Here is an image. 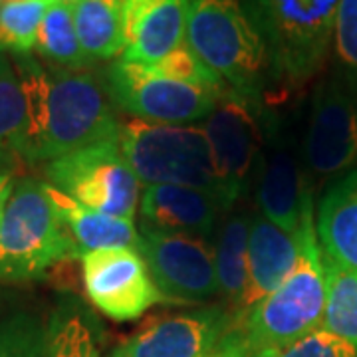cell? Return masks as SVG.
<instances>
[{"instance_id":"1","label":"cell","mask_w":357,"mask_h":357,"mask_svg":"<svg viewBox=\"0 0 357 357\" xmlns=\"http://www.w3.org/2000/svg\"><path fill=\"white\" fill-rule=\"evenodd\" d=\"M26 102L22 161L46 165L84 147L119 139V117L103 72L40 64L30 54L14 56Z\"/></svg>"},{"instance_id":"2","label":"cell","mask_w":357,"mask_h":357,"mask_svg":"<svg viewBox=\"0 0 357 357\" xmlns=\"http://www.w3.org/2000/svg\"><path fill=\"white\" fill-rule=\"evenodd\" d=\"M185 42L230 89L270 103L280 82L252 0H189Z\"/></svg>"},{"instance_id":"3","label":"cell","mask_w":357,"mask_h":357,"mask_svg":"<svg viewBox=\"0 0 357 357\" xmlns=\"http://www.w3.org/2000/svg\"><path fill=\"white\" fill-rule=\"evenodd\" d=\"M300 243V258L290 276L274 292L234 316L236 328L258 351L276 354L321 328L328 286L324 255L316 234L314 197L304 204Z\"/></svg>"},{"instance_id":"4","label":"cell","mask_w":357,"mask_h":357,"mask_svg":"<svg viewBox=\"0 0 357 357\" xmlns=\"http://www.w3.org/2000/svg\"><path fill=\"white\" fill-rule=\"evenodd\" d=\"M82 252L46 192V183L18 177L0 220V280L42 278Z\"/></svg>"},{"instance_id":"5","label":"cell","mask_w":357,"mask_h":357,"mask_svg":"<svg viewBox=\"0 0 357 357\" xmlns=\"http://www.w3.org/2000/svg\"><path fill=\"white\" fill-rule=\"evenodd\" d=\"M119 147L145 187H192L211 192L218 201L217 171L203 126L153 123L131 117L119 126Z\"/></svg>"},{"instance_id":"6","label":"cell","mask_w":357,"mask_h":357,"mask_svg":"<svg viewBox=\"0 0 357 357\" xmlns=\"http://www.w3.org/2000/svg\"><path fill=\"white\" fill-rule=\"evenodd\" d=\"M278 82L298 88L314 79L333 48L340 0H252Z\"/></svg>"},{"instance_id":"7","label":"cell","mask_w":357,"mask_h":357,"mask_svg":"<svg viewBox=\"0 0 357 357\" xmlns=\"http://www.w3.org/2000/svg\"><path fill=\"white\" fill-rule=\"evenodd\" d=\"M302 161L307 181H330L357 169V77L333 70L312 93Z\"/></svg>"},{"instance_id":"8","label":"cell","mask_w":357,"mask_h":357,"mask_svg":"<svg viewBox=\"0 0 357 357\" xmlns=\"http://www.w3.org/2000/svg\"><path fill=\"white\" fill-rule=\"evenodd\" d=\"M264 107L229 89L204 119L203 128L218 178V203L225 213L243 201L256 185L264 147Z\"/></svg>"},{"instance_id":"9","label":"cell","mask_w":357,"mask_h":357,"mask_svg":"<svg viewBox=\"0 0 357 357\" xmlns=\"http://www.w3.org/2000/svg\"><path fill=\"white\" fill-rule=\"evenodd\" d=\"M46 183L109 217L133 220L141 201V183L119 147L109 139L58 157L44 165Z\"/></svg>"},{"instance_id":"10","label":"cell","mask_w":357,"mask_h":357,"mask_svg":"<svg viewBox=\"0 0 357 357\" xmlns=\"http://www.w3.org/2000/svg\"><path fill=\"white\" fill-rule=\"evenodd\" d=\"M105 86L117 109L153 123L187 126L206 119L217 107L218 93L167 77L151 66L117 58L103 70Z\"/></svg>"},{"instance_id":"11","label":"cell","mask_w":357,"mask_h":357,"mask_svg":"<svg viewBox=\"0 0 357 357\" xmlns=\"http://www.w3.org/2000/svg\"><path fill=\"white\" fill-rule=\"evenodd\" d=\"M264 147L256 177V203L260 215L280 229L298 234L304 204L312 197L302 161V145L296 143L284 119L268 112L262 114Z\"/></svg>"},{"instance_id":"12","label":"cell","mask_w":357,"mask_h":357,"mask_svg":"<svg viewBox=\"0 0 357 357\" xmlns=\"http://www.w3.org/2000/svg\"><path fill=\"white\" fill-rule=\"evenodd\" d=\"M137 250L165 302H203L220 294L215 248L204 238L141 227Z\"/></svg>"},{"instance_id":"13","label":"cell","mask_w":357,"mask_h":357,"mask_svg":"<svg viewBox=\"0 0 357 357\" xmlns=\"http://www.w3.org/2000/svg\"><path fill=\"white\" fill-rule=\"evenodd\" d=\"M82 278L89 302L115 321L141 318L165 302L137 248H105L82 255Z\"/></svg>"},{"instance_id":"14","label":"cell","mask_w":357,"mask_h":357,"mask_svg":"<svg viewBox=\"0 0 357 357\" xmlns=\"http://www.w3.org/2000/svg\"><path fill=\"white\" fill-rule=\"evenodd\" d=\"M234 321L222 307H201L157 319L119 345L117 357H211Z\"/></svg>"},{"instance_id":"15","label":"cell","mask_w":357,"mask_h":357,"mask_svg":"<svg viewBox=\"0 0 357 357\" xmlns=\"http://www.w3.org/2000/svg\"><path fill=\"white\" fill-rule=\"evenodd\" d=\"M189 0H126L121 60L153 66L185 44Z\"/></svg>"},{"instance_id":"16","label":"cell","mask_w":357,"mask_h":357,"mask_svg":"<svg viewBox=\"0 0 357 357\" xmlns=\"http://www.w3.org/2000/svg\"><path fill=\"white\" fill-rule=\"evenodd\" d=\"M139 213L141 227L208 238L225 211L220 208L217 197L201 189L147 185L141 192Z\"/></svg>"},{"instance_id":"17","label":"cell","mask_w":357,"mask_h":357,"mask_svg":"<svg viewBox=\"0 0 357 357\" xmlns=\"http://www.w3.org/2000/svg\"><path fill=\"white\" fill-rule=\"evenodd\" d=\"M300 230L292 234L262 215L250 218L248 232V284L238 312L274 292L290 276L300 258Z\"/></svg>"},{"instance_id":"18","label":"cell","mask_w":357,"mask_h":357,"mask_svg":"<svg viewBox=\"0 0 357 357\" xmlns=\"http://www.w3.org/2000/svg\"><path fill=\"white\" fill-rule=\"evenodd\" d=\"M316 234L324 256L357 270V169L335 178L316 208Z\"/></svg>"},{"instance_id":"19","label":"cell","mask_w":357,"mask_h":357,"mask_svg":"<svg viewBox=\"0 0 357 357\" xmlns=\"http://www.w3.org/2000/svg\"><path fill=\"white\" fill-rule=\"evenodd\" d=\"M46 192L68 232L76 241L82 255L91 252V250H105V248H137L139 246V232L135 229L133 220L109 217L96 208H89L48 183H46Z\"/></svg>"},{"instance_id":"20","label":"cell","mask_w":357,"mask_h":357,"mask_svg":"<svg viewBox=\"0 0 357 357\" xmlns=\"http://www.w3.org/2000/svg\"><path fill=\"white\" fill-rule=\"evenodd\" d=\"M123 2L126 0H79L74 4L77 38L91 62H105L121 56Z\"/></svg>"},{"instance_id":"21","label":"cell","mask_w":357,"mask_h":357,"mask_svg":"<svg viewBox=\"0 0 357 357\" xmlns=\"http://www.w3.org/2000/svg\"><path fill=\"white\" fill-rule=\"evenodd\" d=\"M250 218L244 213H232L218 230L215 248L218 290L232 306L243 304L248 284V232Z\"/></svg>"},{"instance_id":"22","label":"cell","mask_w":357,"mask_h":357,"mask_svg":"<svg viewBox=\"0 0 357 357\" xmlns=\"http://www.w3.org/2000/svg\"><path fill=\"white\" fill-rule=\"evenodd\" d=\"M36 52L48 66L68 70L91 68L93 62L86 56L77 38L74 6L50 2L40 24Z\"/></svg>"},{"instance_id":"23","label":"cell","mask_w":357,"mask_h":357,"mask_svg":"<svg viewBox=\"0 0 357 357\" xmlns=\"http://www.w3.org/2000/svg\"><path fill=\"white\" fill-rule=\"evenodd\" d=\"M50 326L32 310L0 298V357H48Z\"/></svg>"},{"instance_id":"24","label":"cell","mask_w":357,"mask_h":357,"mask_svg":"<svg viewBox=\"0 0 357 357\" xmlns=\"http://www.w3.org/2000/svg\"><path fill=\"white\" fill-rule=\"evenodd\" d=\"M324 268L328 300L321 328L357 345V270L340 266L328 256H324Z\"/></svg>"},{"instance_id":"25","label":"cell","mask_w":357,"mask_h":357,"mask_svg":"<svg viewBox=\"0 0 357 357\" xmlns=\"http://www.w3.org/2000/svg\"><path fill=\"white\" fill-rule=\"evenodd\" d=\"M26 145V102L18 74L0 54V153L10 155L20 163Z\"/></svg>"},{"instance_id":"26","label":"cell","mask_w":357,"mask_h":357,"mask_svg":"<svg viewBox=\"0 0 357 357\" xmlns=\"http://www.w3.org/2000/svg\"><path fill=\"white\" fill-rule=\"evenodd\" d=\"M50 0H16L0 8V54L24 56L36 50L42 18Z\"/></svg>"},{"instance_id":"27","label":"cell","mask_w":357,"mask_h":357,"mask_svg":"<svg viewBox=\"0 0 357 357\" xmlns=\"http://www.w3.org/2000/svg\"><path fill=\"white\" fill-rule=\"evenodd\" d=\"M159 74L167 77H173L178 82L191 84V86H199V88L211 89L218 96H222L225 91H229V86L222 77L215 74L208 66L204 64L203 60L195 54V52L185 44H181L178 48L169 52L165 58H161L157 64L151 66Z\"/></svg>"},{"instance_id":"28","label":"cell","mask_w":357,"mask_h":357,"mask_svg":"<svg viewBox=\"0 0 357 357\" xmlns=\"http://www.w3.org/2000/svg\"><path fill=\"white\" fill-rule=\"evenodd\" d=\"M48 357H100L88 319L70 314L64 319L52 321Z\"/></svg>"},{"instance_id":"29","label":"cell","mask_w":357,"mask_h":357,"mask_svg":"<svg viewBox=\"0 0 357 357\" xmlns=\"http://www.w3.org/2000/svg\"><path fill=\"white\" fill-rule=\"evenodd\" d=\"M333 54L337 70L357 77V0H340Z\"/></svg>"},{"instance_id":"30","label":"cell","mask_w":357,"mask_h":357,"mask_svg":"<svg viewBox=\"0 0 357 357\" xmlns=\"http://www.w3.org/2000/svg\"><path fill=\"white\" fill-rule=\"evenodd\" d=\"M270 357H357V345L319 328Z\"/></svg>"},{"instance_id":"31","label":"cell","mask_w":357,"mask_h":357,"mask_svg":"<svg viewBox=\"0 0 357 357\" xmlns=\"http://www.w3.org/2000/svg\"><path fill=\"white\" fill-rule=\"evenodd\" d=\"M16 173H2L0 175V220H2V215H4V208H6V203L10 199L14 189V183H16Z\"/></svg>"},{"instance_id":"32","label":"cell","mask_w":357,"mask_h":357,"mask_svg":"<svg viewBox=\"0 0 357 357\" xmlns=\"http://www.w3.org/2000/svg\"><path fill=\"white\" fill-rule=\"evenodd\" d=\"M18 167H20L18 159H14L10 155L0 153V175L2 173H18Z\"/></svg>"},{"instance_id":"33","label":"cell","mask_w":357,"mask_h":357,"mask_svg":"<svg viewBox=\"0 0 357 357\" xmlns=\"http://www.w3.org/2000/svg\"><path fill=\"white\" fill-rule=\"evenodd\" d=\"M50 2H56V4H70V6H74V4H77L79 0H50Z\"/></svg>"},{"instance_id":"34","label":"cell","mask_w":357,"mask_h":357,"mask_svg":"<svg viewBox=\"0 0 357 357\" xmlns=\"http://www.w3.org/2000/svg\"><path fill=\"white\" fill-rule=\"evenodd\" d=\"M4 2H16V0H4Z\"/></svg>"},{"instance_id":"35","label":"cell","mask_w":357,"mask_h":357,"mask_svg":"<svg viewBox=\"0 0 357 357\" xmlns=\"http://www.w3.org/2000/svg\"><path fill=\"white\" fill-rule=\"evenodd\" d=\"M2 2H4V0H0V8H2Z\"/></svg>"},{"instance_id":"36","label":"cell","mask_w":357,"mask_h":357,"mask_svg":"<svg viewBox=\"0 0 357 357\" xmlns=\"http://www.w3.org/2000/svg\"><path fill=\"white\" fill-rule=\"evenodd\" d=\"M112 357H117V356H115V354H114V356H112Z\"/></svg>"}]
</instances>
